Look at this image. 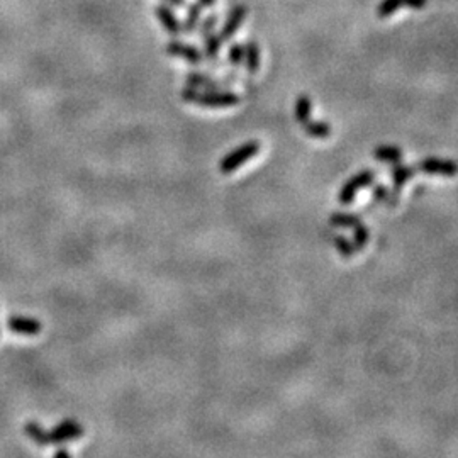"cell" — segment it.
Segmentation results:
<instances>
[{"label": "cell", "instance_id": "1", "mask_svg": "<svg viewBox=\"0 0 458 458\" xmlns=\"http://www.w3.org/2000/svg\"><path fill=\"white\" fill-rule=\"evenodd\" d=\"M182 99L190 104L206 109H228L238 105L241 99L238 93L231 90H197L187 87L182 90Z\"/></svg>", "mask_w": 458, "mask_h": 458}, {"label": "cell", "instance_id": "2", "mask_svg": "<svg viewBox=\"0 0 458 458\" xmlns=\"http://www.w3.org/2000/svg\"><path fill=\"white\" fill-rule=\"evenodd\" d=\"M259 151H260L259 141H248V143H244V145L238 146V148L233 150L231 153H228L226 157L221 159V163H219L221 174H224V175L233 174V171L238 170L240 166H243L248 159L256 157V155H259Z\"/></svg>", "mask_w": 458, "mask_h": 458}, {"label": "cell", "instance_id": "3", "mask_svg": "<svg viewBox=\"0 0 458 458\" xmlns=\"http://www.w3.org/2000/svg\"><path fill=\"white\" fill-rule=\"evenodd\" d=\"M374 182H375L374 170H362L358 171V174H355L353 177H350L345 183H343L341 190H339L338 194L339 204H343V206H350V204L355 200L357 192L365 189V187H370Z\"/></svg>", "mask_w": 458, "mask_h": 458}, {"label": "cell", "instance_id": "4", "mask_svg": "<svg viewBox=\"0 0 458 458\" xmlns=\"http://www.w3.org/2000/svg\"><path fill=\"white\" fill-rule=\"evenodd\" d=\"M416 170L423 171L426 175H440V177H455L458 174V163L453 159H443L428 157L419 159Z\"/></svg>", "mask_w": 458, "mask_h": 458}, {"label": "cell", "instance_id": "5", "mask_svg": "<svg viewBox=\"0 0 458 458\" xmlns=\"http://www.w3.org/2000/svg\"><path fill=\"white\" fill-rule=\"evenodd\" d=\"M85 429L79 421L65 419L60 424H56L51 431H48V443H65L70 440H79L84 436Z\"/></svg>", "mask_w": 458, "mask_h": 458}, {"label": "cell", "instance_id": "6", "mask_svg": "<svg viewBox=\"0 0 458 458\" xmlns=\"http://www.w3.org/2000/svg\"><path fill=\"white\" fill-rule=\"evenodd\" d=\"M247 15H248V7L244 6V4H238V6H235L231 11H229L228 18L224 20L223 27H221L219 31V38L223 43H226V41H229L236 34V31H240V27L243 26L244 19H247Z\"/></svg>", "mask_w": 458, "mask_h": 458}, {"label": "cell", "instance_id": "7", "mask_svg": "<svg viewBox=\"0 0 458 458\" xmlns=\"http://www.w3.org/2000/svg\"><path fill=\"white\" fill-rule=\"evenodd\" d=\"M187 87L197 89V90H228L231 87L233 80H218L214 77L207 75V73L190 72L185 77Z\"/></svg>", "mask_w": 458, "mask_h": 458}, {"label": "cell", "instance_id": "8", "mask_svg": "<svg viewBox=\"0 0 458 458\" xmlns=\"http://www.w3.org/2000/svg\"><path fill=\"white\" fill-rule=\"evenodd\" d=\"M166 53L170 56H177V58H182L189 61L190 65H200L204 60V53L197 50L195 46H192L189 43H183V41L174 39L166 44Z\"/></svg>", "mask_w": 458, "mask_h": 458}, {"label": "cell", "instance_id": "9", "mask_svg": "<svg viewBox=\"0 0 458 458\" xmlns=\"http://www.w3.org/2000/svg\"><path fill=\"white\" fill-rule=\"evenodd\" d=\"M428 0H382L377 7V18L387 19L394 15L400 7H409V9H423L426 7Z\"/></svg>", "mask_w": 458, "mask_h": 458}, {"label": "cell", "instance_id": "10", "mask_svg": "<svg viewBox=\"0 0 458 458\" xmlns=\"http://www.w3.org/2000/svg\"><path fill=\"white\" fill-rule=\"evenodd\" d=\"M7 326H9V329L14 331V333L27 334V336H36V334H39L41 329H43V325H41L39 319L27 316H11L9 321H7Z\"/></svg>", "mask_w": 458, "mask_h": 458}, {"label": "cell", "instance_id": "11", "mask_svg": "<svg viewBox=\"0 0 458 458\" xmlns=\"http://www.w3.org/2000/svg\"><path fill=\"white\" fill-rule=\"evenodd\" d=\"M155 15H157L162 27L171 36H178L182 32V24L175 15V12L171 11V7L165 6V4H159V6L155 7Z\"/></svg>", "mask_w": 458, "mask_h": 458}, {"label": "cell", "instance_id": "12", "mask_svg": "<svg viewBox=\"0 0 458 458\" xmlns=\"http://www.w3.org/2000/svg\"><path fill=\"white\" fill-rule=\"evenodd\" d=\"M243 65L247 67L249 75H255L260 70V46L255 39H249L244 44V61Z\"/></svg>", "mask_w": 458, "mask_h": 458}, {"label": "cell", "instance_id": "13", "mask_svg": "<svg viewBox=\"0 0 458 458\" xmlns=\"http://www.w3.org/2000/svg\"><path fill=\"white\" fill-rule=\"evenodd\" d=\"M416 175V166H407L403 165V163H394V169H392V182H394V194L398 195L403 187L406 185L407 180H411Z\"/></svg>", "mask_w": 458, "mask_h": 458}, {"label": "cell", "instance_id": "14", "mask_svg": "<svg viewBox=\"0 0 458 458\" xmlns=\"http://www.w3.org/2000/svg\"><path fill=\"white\" fill-rule=\"evenodd\" d=\"M374 157L384 163H400L404 158V151L392 145H380L374 150Z\"/></svg>", "mask_w": 458, "mask_h": 458}, {"label": "cell", "instance_id": "15", "mask_svg": "<svg viewBox=\"0 0 458 458\" xmlns=\"http://www.w3.org/2000/svg\"><path fill=\"white\" fill-rule=\"evenodd\" d=\"M24 433L27 435V438H31L36 445H39V447H48V445H50L48 443V431L41 426V424L34 423V421L26 423V426H24Z\"/></svg>", "mask_w": 458, "mask_h": 458}, {"label": "cell", "instance_id": "16", "mask_svg": "<svg viewBox=\"0 0 458 458\" xmlns=\"http://www.w3.org/2000/svg\"><path fill=\"white\" fill-rule=\"evenodd\" d=\"M302 128H304L306 134H308V136L318 138V140H325V138L331 136V126L328 124V122L310 119L309 122H306Z\"/></svg>", "mask_w": 458, "mask_h": 458}, {"label": "cell", "instance_id": "17", "mask_svg": "<svg viewBox=\"0 0 458 458\" xmlns=\"http://www.w3.org/2000/svg\"><path fill=\"white\" fill-rule=\"evenodd\" d=\"M310 110H313V104H310V99L306 93H302V96L297 97L296 100V119L299 122L301 126H304L306 122L310 121Z\"/></svg>", "mask_w": 458, "mask_h": 458}, {"label": "cell", "instance_id": "18", "mask_svg": "<svg viewBox=\"0 0 458 458\" xmlns=\"http://www.w3.org/2000/svg\"><path fill=\"white\" fill-rule=\"evenodd\" d=\"M221 44H223V41H221L219 34H216L214 31L204 36V51H202L204 56L209 60L218 58V55L221 51Z\"/></svg>", "mask_w": 458, "mask_h": 458}, {"label": "cell", "instance_id": "19", "mask_svg": "<svg viewBox=\"0 0 458 458\" xmlns=\"http://www.w3.org/2000/svg\"><path fill=\"white\" fill-rule=\"evenodd\" d=\"M202 9H204V7L200 6L199 2L192 4V6L189 7V11H187V18H185V20H183L182 31L192 32V31L197 30V26L200 22V14H202Z\"/></svg>", "mask_w": 458, "mask_h": 458}, {"label": "cell", "instance_id": "20", "mask_svg": "<svg viewBox=\"0 0 458 458\" xmlns=\"http://www.w3.org/2000/svg\"><path fill=\"white\" fill-rule=\"evenodd\" d=\"M351 229H353L355 249H363L367 247V243H369V238H370L369 228L365 226V223H363V221H360V223L355 224Z\"/></svg>", "mask_w": 458, "mask_h": 458}, {"label": "cell", "instance_id": "21", "mask_svg": "<svg viewBox=\"0 0 458 458\" xmlns=\"http://www.w3.org/2000/svg\"><path fill=\"white\" fill-rule=\"evenodd\" d=\"M362 219H360L358 216L346 214V212H334L329 218V223L333 224L334 228H353Z\"/></svg>", "mask_w": 458, "mask_h": 458}, {"label": "cell", "instance_id": "22", "mask_svg": "<svg viewBox=\"0 0 458 458\" xmlns=\"http://www.w3.org/2000/svg\"><path fill=\"white\" fill-rule=\"evenodd\" d=\"M374 197L375 200H379V202L388 204V206H395V204H398V195H395L394 192H388L387 187H384L382 183H377V185L374 187Z\"/></svg>", "mask_w": 458, "mask_h": 458}, {"label": "cell", "instance_id": "23", "mask_svg": "<svg viewBox=\"0 0 458 458\" xmlns=\"http://www.w3.org/2000/svg\"><path fill=\"white\" fill-rule=\"evenodd\" d=\"M228 60L229 63L233 65V67H241L244 61V46L240 43H235L231 44V48H229V53H228Z\"/></svg>", "mask_w": 458, "mask_h": 458}, {"label": "cell", "instance_id": "24", "mask_svg": "<svg viewBox=\"0 0 458 458\" xmlns=\"http://www.w3.org/2000/svg\"><path fill=\"white\" fill-rule=\"evenodd\" d=\"M334 247H336L338 251L341 253V256H345V259H351V256H353L355 244L351 243L350 240H346L345 236H334Z\"/></svg>", "mask_w": 458, "mask_h": 458}, {"label": "cell", "instance_id": "25", "mask_svg": "<svg viewBox=\"0 0 458 458\" xmlns=\"http://www.w3.org/2000/svg\"><path fill=\"white\" fill-rule=\"evenodd\" d=\"M216 24H218V15L216 14H212L209 15V18L207 19H204L202 22H199V32H200V36H206V34H209V32L214 31V27H216Z\"/></svg>", "mask_w": 458, "mask_h": 458}, {"label": "cell", "instance_id": "26", "mask_svg": "<svg viewBox=\"0 0 458 458\" xmlns=\"http://www.w3.org/2000/svg\"><path fill=\"white\" fill-rule=\"evenodd\" d=\"M165 2H169L170 6H174V7H183V6H185V0H165Z\"/></svg>", "mask_w": 458, "mask_h": 458}, {"label": "cell", "instance_id": "27", "mask_svg": "<svg viewBox=\"0 0 458 458\" xmlns=\"http://www.w3.org/2000/svg\"><path fill=\"white\" fill-rule=\"evenodd\" d=\"M199 4L202 7H212L216 4V0H199Z\"/></svg>", "mask_w": 458, "mask_h": 458}, {"label": "cell", "instance_id": "28", "mask_svg": "<svg viewBox=\"0 0 458 458\" xmlns=\"http://www.w3.org/2000/svg\"><path fill=\"white\" fill-rule=\"evenodd\" d=\"M55 457H58V458H60V457H63V458H67V457H70V453H68V452H67V450H58V452H56V453H55Z\"/></svg>", "mask_w": 458, "mask_h": 458}]
</instances>
